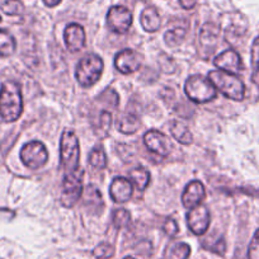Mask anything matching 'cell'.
<instances>
[{"mask_svg":"<svg viewBox=\"0 0 259 259\" xmlns=\"http://www.w3.org/2000/svg\"><path fill=\"white\" fill-rule=\"evenodd\" d=\"M61 2H62V0H44L45 6L49 7V8H54V7L59 6Z\"/></svg>","mask_w":259,"mask_h":259,"instance_id":"cell-35","label":"cell"},{"mask_svg":"<svg viewBox=\"0 0 259 259\" xmlns=\"http://www.w3.org/2000/svg\"><path fill=\"white\" fill-rule=\"evenodd\" d=\"M89 164L93 168L104 169L107 166V156L102 148H96L89 154Z\"/></svg>","mask_w":259,"mask_h":259,"instance_id":"cell-26","label":"cell"},{"mask_svg":"<svg viewBox=\"0 0 259 259\" xmlns=\"http://www.w3.org/2000/svg\"><path fill=\"white\" fill-rule=\"evenodd\" d=\"M213 65H215L216 68L220 69V70L230 74H238L243 70L240 55L235 50L231 49L226 50V51L218 55L215 57V60H213Z\"/></svg>","mask_w":259,"mask_h":259,"instance_id":"cell-12","label":"cell"},{"mask_svg":"<svg viewBox=\"0 0 259 259\" xmlns=\"http://www.w3.org/2000/svg\"><path fill=\"white\" fill-rule=\"evenodd\" d=\"M136 2H145V0H136Z\"/></svg>","mask_w":259,"mask_h":259,"instance_id":"cell-37","label":"cell"},{"mask_svg":"<svg viewBox=\"0 0 259 259\" xmlns=\"http://www.w3.org/2000/svg\"><path fill=\"white\" fill-rule=\"evenodd\" d=\"M0 21H2V17H0Z\"/></svg>","mask_w":259,"mask_h":259,"instance_id":"cell-38","label":"cell"},{"mask_svg":"<svg viewBox=\"0 0 259 259\" xmlns=\"http://www.w3.org/2000/svg\"><path fill=\"white\" fill-rule=\"evenodd\" d=\"M144 144L151 153L159 156H168L173 148L168 136L156 130H150L144 135Z\"/></svg>","mask_w":259,"mask_h":259,"instance_id":"cell-10","label":"cell"},{"mask_svg":"<svg viewBox=\"0 0 259 259\" xmlns=\"http://www.w3.org/2000/svg\"><path fill=\"white\" fill-rule=\"evenodd\" d=\"M93 255L98 259H108L114 255L113 245L108 243H101L93 250Z\"/></svg>","mask_w":259,"mask_h":259,"instance_id":"cell-28","label":"cell"},{"mask_svg":"<svg viewBox=\"0 0 259 259\" xmlns=\"http://www.w3.org/2000/svg\"><path fill=\"white\" fill-rule=\"evenodd\" d=\"M170 134L182 145H191L192 141H193V136H192L188 127L178 119H174L170 123Z\"/></svg>","mask_w":259,"mask_h":259,"instance_id":"cell-18","label":"cell"},{"mask_svg":"<svg viewBox=\"0 0 259 259\" xmlns=\"http://www.w3.org/2000/svg\"><path fill=\"white\" fill-rule=\"evenodd\" d=\"M16 38L7 29L0 28V57H9L16 52Z\"/></svg>","mask_w":259,"mask_h":259,"instance_id":"cell-19","label":"cell"},{"mask_svg":"<svg viewBox=\"0 0 259 259\" xmlns=\"http://www.w3.org/2000/svg\"><path fill=\"white\" fill-rule=\"evenodd\" d=\"M205 197V186L200 181H193L187 184V187L184 188L183 194H182V203H183L184 207L191 210V208L201 205Z\"/></svg>","mask_w":259,"mask_h":259,"instance_id":"cell-13","label":"cell"},{"mask_svg":"<svg viewBox=\"0 0 259 259\" xmlns=\"http://www.w3.org/2000/svg\"><path fill=\"white\" fill-rule=\"evenodd\" d=\"M64 39L69 51L78 52L85 45V31L78 23H70L64 32Z\"/></svg>","mask_w":259,"mask_h":259,"instance_id":"cell-15","label":"cell"},{"mask_svg":"<svg viewBox=\"0 0 259 259\" xmlns=\"http://www.w3.org/2000/svg\"><path fill=\"white\" fill-rule=\"evenodd\" d=\"M206 249L211 250V251H212V253L219 254V255H224V254H225V251H226L225 240H224L223 238H220L218 241H215V243H213L212 245L206 246Z\"/></svg>","mask_w":259,"mask_h":259,"instance_id":"cell-32","label":"cell"},{"mask_svg":"<svg viewBox=\"0 0 259 259\" xmlns=\"http://www.w3.org/2000/svg\"><path fill=\"white\" fill-rule=\"evenodd\" d=\"M140 23L146 32H150V33L156 32L160 28L161 24L160 14L156 11V8H154V7H148V8L144 9L143 13H141Z\"/></svg>","mask_w":259,"mask_h":259,"instance_id":"cell-17","label":"cell"},{"mask_svg":"<svg viewBox=\"0 0 259 259\" xmlns=\"http://www.w3.org/2000/svg\"><path fill=\"white\" fill-rule=\"evenodd\" d=\"M220 28L215 23H205L200 31V45L201 49L206 50L207 55L213 54L216 45L219 42Z\"/></svg>","mask_w":259,"mask_h":259,"instance_id":"cell-16","label":"cell"},{"mask_svg":"<svg viewBox=\"0 0 259 259\" xmlns=\"http://www.w3.org/2000/svg\"><path fill=\"white\" fill-rule=\"evenodd\" d=\"M198 0H179V3H181L182 8L184 9H193L194 7L197 6Z\"/></svg>","mask_w":259,"mask_h":259,"instance_id":"cell-34","label":"cell"},{"mask_svg":"<svg viewBox=\"0 0 259 259\" xmlns=\"http://www.w3.org/2000/svg\"><path fill=\"white\" fill-rule=\"evenodd\" d=\"M80 149L79 140L71 130H65L60 140V160L65 174L74 173L79 169Z\"/></svg>","mask_w":259,"mask_h":259,"instance_id":"cell-3","label":"cell"},{"mask_svg":"<svg viewBox=\"0 0 259 259\" xmlns=\"http://www.w3.org/2000/svg\"><path fill=\"white\" fill-rule=\"evenodd\" d=\"M134 188L133 182L123 177H117L112 181L109 187V194L111 198L116 203H124L133 197Z\"/></svg>","mask_w":259,"mask_h":259,"instance_id":"cell-14","label":"cell"},{"mask_svg":"<svg viewBox=\"0 0 259 259\" xmlns=\"http://www.w3.org/2000/svg\"><path fill=\"white\" fill-rule=\"evenodd\" d=\"M251 80L259 87V36L254 39L253 46H251Z\"/></svg>","mask_w":259,"mask_h":259,"instance_id":"cell-24","label":"cell"},{"mask_svg":"<svg viewBox=\"0 0 259 259\" xmlns=\"http://www.w3.org/2000/svg\"><path fill=\"white\" fill-rule=\"evenodd\" d=\"M107 24L116 33H126L133 24V13L123 6H114L107 13Z\"/></svg>","mask_w":259,"mask_h":259,"instance_id":"cell-8","label":"cell"},{"mask_svg":"<svg viewBox=\"0 0 259 259\" xmlns=\"http://www.w3.org/2000/svg\"><path fill=\"white\" fill-rule=\"evenodd\" d=\"M249 259H259V229L254 234L248 250Z\"/></svg>","mask_w":259,"mask_h":259,"instance_id":"cell-31","label":"cell"},{"mask_svg":"<svg viewBox=\"0 0 259 259\" xmlns=\"http://www.w3.org/2000/svg\"><path fill=\"white\" fill-rule=\"evenodd\" d=\"M140 128V119L135 114L126 113L118 119V131L124 135H133Z\"/></svg>","mask_w":259,"mask_h":259,"instance_id":"cell-20","label":"cell"},{"mask_svg":"<svg viewBox=\"0 0 259 259\" xmlns=\"http://www.w3.org/2000/svg\"><path fill=\"white\" fill-rule=\"evenodd\" d=\"M103 60L96 54H89L84 56L76 66L75 76L79 85L83 88H91L98 83L103 73Z\"/></svg>","mask_w":259,"mask_h":259,"instance_id":"cell-4","label":"cell"},{"mask_svg":"<svg viewBox=\"0 0 259 259\" xmlns=\"http://www.w3.org/2000/svg\"><path fill=\"white\" fill-rule=\"evenodd\" d=\"M191 246L186 243H177L169 249L168 259H188Z\"/></svg>","mask_w":259,"mask_h":259,"instance_id":"cell-25","label":"cell"},{"mask_svg":"<svg viewBox=\"0 0 259 259\" xmlns=\"http://www.w3.org/2000/svg\"><path fill=\"white\" fill-rule=\"evenodd\" d=\"M124 259H135V258H133V256H126Z\"/></svg>","mask_w":259,"mask_h":259,"instance_id":"cell-36","label":"cell"},{"mask_svg":"<svg viewBox=\"0 0 259 259\" xmlns=\"http://www.w3.org/2000/svg\"><path fill=\"white\" fill-rule=\"evenodd\" d=\"M207 79L213 84L216 91L221 92V94H224L226 98L243 101L245 97V85L235 74L226 73L223 70H213L208 73Z\"/></svg>","mask_w":259,"mask_h":259,"instance_id":"cell-2","label":"cell"},{"mask_svg":"<svg viewBox=\"0 0 259 259\" xmlns=\"http://www.w3.org/2000/svg\"><path fill=\"white\" fill-rule=\"evenodd\" d=\"M112 124V114L107 111H102L99 114V121H98V130L103 131L104 136L108 134L109 128Z\"/></svg>","mask_w":259,"mask_h":259,"instance_id":"cell-30","label":"cell"},{"mask_svg":"<svg viewBox=\"0 0 259 259\" xmlns=\"http://www.w3.org/2000/svg\"><path fill=\"white\" fill-rule=\"evenodd\" d=\"M187 97L194 103H208L216 98L218 91L208 79L202 75H192L184 84Z\"/></svg>","mask_w":259,"mask_h":259,"instance_id":"cell-5","label":"cell"},{"mask_svg":"<svg viewBox=\"0 0 259 259\" xmlns=\"http://www.w3.org/2000/svg\"><path fill=\"white\" fill-rule=\"evenodd\" d=\"M21 160L23 161L27 168L32 170H37L45 166L49 160V153L47 149L41 141H29L22 148Z\"/></svg>","mask_w":259,"mask_h":259,"instance_id":"cell-7","label":"cell"},{"mask_svg":"<svg viewBox=\"0 0 259 259\" xmlns=\"http://www.w3.org/2000/svg\"><path fill=\"white\" fill-rule=\"evenodd\" d=\"M186 28L177 27V28L169 29V31L165 32V34H164V41H165L166 46L174 49V47H178L181 46V44H183L184 38H186Z\"/></svg>","mask_w":259,"mask_h":259,"instance_id":"cell-22","label":"cell"},{"mask_svg":"<svg viewBox=\"0 0 259 259\" xmlns=\"http://www.w3.org/2000/svg\"><path fill=\"white\" fill-rule=\"evenodd\" d=\"M83 179L84 171L80 168L74 171V173L65 174L64 182H62L61 197H60L61 203L65 207H73L80 200L84 189Z\"/></svg>","mask_w":259,"mask_h":259,"instance_id":"cell-6","label":"cell"},{"mask_svg":"<svg viewBox=\"0 0 259 259\" xmlns=\"http://www.w3.org/2000/svg\"><path fill=\"white\" fill-rule=\"evenodd\" d=\"M98 99L101 103H106L107 106L113 107V108L118 107V103H119L118 94H117L116 92L111 88H108L107 91H104Z\"/></svg>","mask_w":259,"mask_h":259,"instance_id":"cell-29","label":"cell"},{"mask_svg":"<svg viewBox=\"0 0 259 259\" xmlns=\"http://www.w3.org/2000/svg\"><path fill=\"white\" fill-rule=\"evenodd\" d=\"M130 181L135 184L139 191H144L150 183V174L145 168L139 166L130 171Z\"/></svg>","mask_w":259,"mask_h":259,"instance_id":"cell-21","label":"cell"},{"mask_svg":"<svg viewBox=\"0 0 259 259\" xmlns=\"http://www.w3.org/2000/svg\"><path fill=\"white\" fill-rule=\"evenodd\" d=\"M0 9L7 16H21L24 12V6L21 0H0Z\"/></svg>","mask_w":259,"mask_h":259,"instance_id":"cell-23","label":"cell"},{"mask_svg":"<svg viewBox=\"0 0 259 259\" xmlns=\"http://www.w3.org/2000/svg\"><path fill=\"white\" fill-rule=\"evenodd\" d=\"M211 216L206 206L198 205L191 208L187 213V224L194 235H203L210 228Z\"/></svg>","mask_w":259,"mask_h":259,"instance_id":"cell-9","label":"cell"},{"mask_svg":"<svg viewBox=\"0 0 259 259\" xmlns=\"http://www.w3.org/2000/svg\"><path fill=\"white\" fill-rule=\"evenodd\" d=\"M114 66L122 74H133L141 68V56L131 49L119 51L114 57Z\"/></svg>","mask_w":259,"mask_h":259,"instance_id":"cell-11","label":"cell"},{"mask_svg":"<svg viewBox=\"0 0 259 259\" xmlns=\"http://www.w3.org/2000/svg\"><path fill=\"white\" fill-rule=\"evenodd\" d=\"M130 220H131V215L127 210L124 208H118V210H114L113 215H112V221H113V225L116 226L117 229L124 228L130 224Z\"/></svg>","mask_w":259,"mask_h":259,"instance_id":"cell-27","label":"cell"},{"mask_svg":"<svg viewBox=\"0 0 259 259\" xmlns=\"http://www.w3.org/2000/svg\"><path fill=\"white\" fill-rule=\"evenodd\" d=\"M23 112L21 87L16 81H4L0 88V116L6 122H14Z\"/></svg>","mask_w":259,"mask_h":259,"instance_id":"cell-1","label":"cell"},{"mask_svg":"<svg viewBox=\"0 0 259 259\" xmlns=\"http://www.w3.org/2000/svg\"><path fill=\"white\" fill-rule=\"evenodd\" d=\"M163 230L165 231L166 235L169 236H176L177 234L179 233L178 225H177V223L173 219H168V220L165 221V224L163 225Z\"/></svg>","mask_w":259,"mask_h":259,"instance_id":"cell-33","label":"cell"}]
</instances>
